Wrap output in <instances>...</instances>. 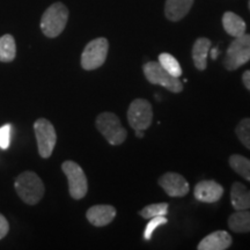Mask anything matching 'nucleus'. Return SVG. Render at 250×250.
<instances>
[{"label": "nucleus", "instance_id": "obj_1", "mask_svg": "<svg viewBox=\"0 0 250 250\" xmlns=\"http://www.w3.org/2000/svg\"><path fill=\"white\" fill-rule=\"evenodd\" d=\"M14 187L18 196L28 205H36L44 196V184L34 171H23L19 175Z\"/></svg>", "mask_w": 250, "mask_h": 250}, {"label": "nucleus", "instance_id": "obj_2", "mask_svg": "<svg viewBox=\"0 0 250 250\" xmlns=\"http://www.w3.org/2000/svg\"><path fill=\"white\" fill-rule=\"evenodd\" d=\"M68 9L62 2H55L46 9L41 19V29L46 37L55 39L61 35L66 27Z\"/></svg>", "mask_w": 250, "mask_h": 250}, {"label": "nucleus", "instance_id": "obj_3", "mask_svg": "<svg viewBox=\"0 0 250 250\" xmlns=\"http://www.w3.org/2000/svg\"><path fill=\"white\" fill-rule=\"evenodd\" d=\"M96 127L110 145H121L127 137L120 118L112 112H102L96 118Z\"/></svg>", "mask_w": 250, "mask_h": 250}, {"label": "nucleus", "instance_id": "obj_4", "mask_svg": "<svg viewBox=\"0 0 250 250\" xmlns=\"http://www.w3.org/2000/svg\"><path fill=\"white\" fill-rule=\"evenodd\" d=\"M250 61V35L235 37L228 46L225 56L224 66L228 71H235Z\"/></svg>", "mask_w": 250, "mask_h": 250}, {"label": "nucleus", "instance_id": "obj_5", "mask_svg": "<svg viewBox=\"0 0 250 250\" xmlns=\"http://www.w3.org/2000/svg\"><path fill=\"white\" fill-rule=\"evenodd\" d=\"M108 49V40L104 37L90 41L81 55V66L83 70L92 71L101 67L107 59Z\"/></svg>", "mask_w": 250, "mask_h": 250}, {"label": "nucleus", "instance_id": "obj_6", "mask_svg": "<svg viewBox=\"0 0 250 250\" xmlns=\"http://www.w3.org/2000/svg\"><path fill=\"white\" fill-rule=\"evenodd\" d=\"M143 70L146 79L153 85H160L173 93H181L183 90V85L179 78H175L168 73L159 62H146Z\"/></svg>", "mask_w": 250, "mask_h": 250}, {"label": "nucleus", "instance_id": "obj_7", "mask_svg": "<svg viewBox=\"0 0 250 250\" xmlns=\"http://www.w3.org/2000/svg\"><path fill=\"white\" fill-rule=\"evenodd\" d=\"M62 169L67 177L68 190H70L72 198L77 199V201L78 199H83L86 196L87 190H88L87 177L83 173V168L77 162L68 160L62 162Z\"/></svg>", "mask_w": 250, "mask_h": 250}, {"label": "nucleus", "instance_id": "obj_8", "mask_svg": "<svg viewBox=\"0 0 250 250\" xmlns=\"http://www.w3.org/2000/svg\"><path fill=\"white\" fill-rule=\"evenodd\" d=\"M34 130L40 155L44 159L50 158L57 143V134L54 125L45 118H39L34 124Z\"/></svg>", "mask_w": 250, "mask_h": 250}, {"label": "nucleus", "instance_id": "obj_9", "mask_svg": "<svg viewBox=\"0 0 250 250\" xmlns=\"http://www.w3.org/2000/svg\"><path fill=\"white\" fill-rule=\"evenodd\" d=\"M153 110L147 100L136 99L127 110V121L134 130H146L152 124Z\"/></svg>", "mask_w": 250, "mask_h": 250}, {"label": "nucleus", "instance_id": "obj_10", "mask_svg": "<svg viewBox=\"0 0 250 250\" xmlns=\"http://www.w3.org/2000/svg\"><path fill=\"white\" fill-rule=\"evenodd\" d=\"M159 184L170 197H184L190 189L189 183L182 175L173 173V171H168L162 175L159 180Z\"/></svg>", "mask_w": 250, "mask_h": 250}, {"label": "nucleus", "instance_id": "obj_11", "mask_svg": "<svg viewBox=\"0 0 250 250\" xmlns=\"http://www.w3.org/2000/svg\"><path fill=\"white\" fill-rule=\"evenodd\" d=\"M193 195L197 201L203 203H215L224 195V188L215 181H201L196 184Z\"/></svg>", "mask_w": 250, "mask_h": 250}, {"label": "nucleus", "instance_id": "obj_12", "mask_svg": "<svg viewBox=\"0 0 250 250\" xmlns=\"http://www.w3.org/2000/svg\"><path fill=\"white\" fill-rule=\"evenodd\" d=\"M86 217L93 226L103 227L116 217V208L111 205H94L88 208Z\"/></svg>", "mask_w": 250, "mask_h": 250}, {"label": "nucleus", "instance_id": "obj_13", "mask_svg": "<svg viewBox=\"0 0 250 250\" xmlns=\"http://www.w3.org/2000/svg\"><path fill=\"white\" fill-rule=\"evenodd\" d=\"M232 245V236L226 230L208 234L199 242L198 250H226Z\"/></svg>", "mask_w": 250, "mask_h": 250}, {"label": "nucleus", "instance_id": "obj_14", "mask_svg": "<svg viewBox=\"0 0 250 250\" xmlns=\"http://www.w3.org/2000/svg\"><path fill=\"white\" fill-rule=\"evenodd\" d=\"M193 0H167L165 6V14L168 20L180 21L189 13Z\"/></svg>", "mask_w": 250, "mask_h": 250}, {"label": "nucleus", "instance_id": "obj_15", "mask_svg": "<svg viewBox=\"0 0 250 250\" xmlns=\"http://www.w3.org/2000/svg\"><path fill=\"white\" fill-rule=\"evenodd\" d=\"M211 48V41L205 37L196 40L192 46V59L197 70H205L208 66V55Z\"/></svg>", "mask_w": 250, "mask_h": 250}, {"label": "nucleus", "instance_id": "obj_16", "mask_svg": "<svg viewBox=\"0 0 250 250\" xmlns=\"http://www.w3.org/2000/svg\"><path fill=\"white\" fill-rule=\"evenodd\" d=\"M230 202L236 211L250 208V190L242 183L235 182L230 190Z\"/></svg>", "mask_w": 250, "mask_h": 250}, {"label": "nucleus", "instance_id": "obj_17", "mask_svg": "<svg viewBox=\"0 0 250 250\" xmlns=\"http://www.w3.org/2000/svg\"><path fill=\"white\" fill-rule=\"evenodd\" d=\"M223 26L228 35L235 37H240L246 34V22L242 18L233 13V12H226L223 17Z\"/></svg>", "mask_w": 250, "mask_h": 250}, {"label": "nucleus", "instance_id": "obj_18", "mask_svg": "<svg viewBox=\"0 0 250 250\" xmlns=\"http://www.w3.org/2000/svg\"><path fill=\"white\" fill-rule=\"evenodd\" d=\"M228 227L234 233H249L250 232V211L240 210L230 215L228 219Z\"/></svg>", "mask_w": 250, "mask_h": 250}, {"label": "nucleus", "instance_id": "obj_19", "mask_svg": "<svg viewBox=\"0 0 250 250\" xmlns=\"http://www.w3.org/2000/svg\"><path fill=\"white\" fill-rule=\"evenodd\" d=\"M17 56V45L14 37L9 34L0 37V62H11Z\"/></svg>", "mask_w": 250, "mask_h": 250}, {"label": "nucleus", "instance_id": "obj_20", "mask_svg": "<svg viewBox=\"0 0 250 250\" xmlns=\"http://www.w3.org/2000/svg\"><path fill=\"white\" fill-rule=\"evenodd\" d=\"M229 165L232 169L242 176L243 179L250 182V160L246 156L240 154H233L229 158Z\"/></svg>", "mask_w": 250, "mask_h": 250}, {"label": "nucleus", "instance_id": "obj_21", "mask_svg": "<svg viewBox=\"0 0 250 250\" xmlns=\"http://www.w3.org/2000/svg\"><path fill=\"white\" fill-rule=\"evenodd\" d=\"M159 64L173 77L180 78L182 76V68H181L179 61L170 54L164 52V54L159 56Z\"/></svg>", "mask_w": 250, "mask_h": 250}, {"label": "nucleus", "instance_id": "obj_22", "mask_svg": "<svg viewBox=\"0 0 250 250\" xmlns=\"http://www.w3.org/2000/svg\"><path fill=\"white\" fill-rule=\"evenodd\" d=\"M168 213V204L167 203H159V204H151L145 206L139 214L145 219H151L159 215H166Z\"/></svg>", "mask_w": 250, "mask_h": 250}, {"label": "nucleus", "instance_id": "obj_23", "mask_svg": "<svg viewBox=\"0 0 250 250\" xmlns=\"http://www.w3.org/2000/svg\"><path fill=\"white\" fill-rule=\"evenodd\" d=\"M237 138L247 148L250 149V118H245L240 122L235 129Z\"/></svg>", "mask_w": 250, "mask_h": 250}, {"label": "nucleus", "instance_id": "obj_24", "mask_svg": "<svg viewBox=\"0 0 250 250\" xmlns=\"http://www.w3.org/2000/svg\"><path fill=\"white\" fill-rule=\"evenodd\" d=\"M168 220L166 218V215H159V217H154L149 219V223L147 224V226L145 228V232H144V237L145 240H151V237L153 235V232L158 227L162 226V225L167 224Z\"/></svg>", "mask_w": 250, "mask_h": 250}, {"label": "nucleus", "instance_id": "obj_25", "mask_svg": "<svg viewBox=\"0 0 250 250\" xmlns=\"http://www.w3.org/2000/svg\"><path fill=\"white\" fill-rule=\"evenodd\" d=\"M11 124H6L0 127V147L2 149H7L11 143Z\"/></svg>", "mask_w": 250, "mask_h": 250}, {"label": "nucleus", "instance_id": "obj_26", "mask_svg": "<svg viewBox=\"0 0 250 250\" xmlns=\"http://www.w3.org/2000/svg\"><path fill=\"white\" fill-rule=\"evenodd\" d=\"M8 230H9V225H8L7 219L0 213V240L4 239V237L7 235Z\"/></svg>", "mask_w": 250, "mask_h": 250}, {"label": "nucleus", "instance_id": "obj_27", "mask_svg": "<svg viewBox=\"0 0 250 250\" xmlns=\"http://www.w3.org/2000/svg\"><path fill=\"white\" fill-rule=\"evenodd\" d=\"M242 81H243V85L246 86V88L250 92V70L246 71L242 76Z\"/></svg>", "mask_w": 250, "mask_h": 250}, {"label": "nucleus", "instance_id": "obj_28", "mask_svg": "<svg viewBox=\"0 0 250 250\" xmlns=\"http://www.w3.org/2000/svg\"><path fill=\"white\" fill-rule=\"evenodd\" d=\"M218 54H219V50H218L217 48L212 50V51H211V56H212V58H213V59L217 58V57H218Z\"/></svg>", "mask_w": 250, "mask_h": 250}, {"label": "nucleus", "instance_id": "obj_29", "mask_svg": "<svg viewBox=\"0 0 250 250\" xmlns=\"http://www.w3.org/2000/svg\"><path fill=\"white\" fill-rule=\"evenodd\" d=\"M136 131V136L138 137V138H143L144 137V131L143 130H134Z\"/></svg>", "mask_w": 250, "mask_h": 250}, {"label": "nucleus", "instance_id": "obj_30", "mask_svg": "<svg viewBox=\"0 0 250 250\" xmlns=\"http://www.w3.org/2000/svg\"><path fill=\"white\" fill-rule=\"evenodd\" d=\"M249 9H250V0H249Z\"/></svg>", "mask_w": 250, "mask_h": 250}]
</instances>
